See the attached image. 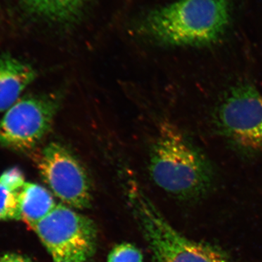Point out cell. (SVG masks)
Listing matches in <instances>:
<instances>
[{
	"instance_id": "cell-8",
	"label": "cell",
	"mask_w": 262,
	"mask_h": 262,
	"mask_svg": "<svg viewBox=\"0 0 262 262\" xmlns=\"http://www.w3.org/2000/svg\"><path fill=\"white\" fill-rule=\"evenodd\" d=\"M94 0H20V10L38 21L70 27L81 20Z\"/></svg>"
},
{
	"instance_id": "cell-12",
	"label": "cell",
	"mask_w": 262,
	"mask_h": 262,
	"mask_svg": "<svg viewBox=\"0 0 262 262\" xmlns=\"http://www.w3.org/2000/svg\"><path fill=\"white\" fill-rule=\"evenodd\" d=\"M107 262H143V255L134 245L123 243L112 250Z\"/></svg>"
},
{
	"instance_id": "cell-14",
	"label": "cell",
	"mask_w": 262,
	"mask_h": 262,
	"mask_svg": "<svg viewBox=\"0 0 262 262\" xmlns=\"http://www.w3.org/2000/svg\"><path fill=\"white\" fill-rule=\"evenodd\" d=\"M0 262H33L29 257L18 253H7L1 258Z\"/></svg>"
},
{
	"instance_id": "cell-1",
	"label": "cell",
	"mask_w": 262,
	"mask_h": 262,
	"mask_svg": "<svg viewBox=\"0 0 262 262\" xmlns=\"http://www.w3.org/2000/svg\"><path fill=\"white\" fill-rule=\"evenodd\" d=\"M230 15L229 0H177L150 11L140 29L167 46H209L225 35Z\"/></svg>"
},
{
	"instance_id": "cell-5",
	"label": "cell",
	"mask_w": 262,
	"mask_h": 262,
	"mask_svg": "<svg viewBox=\"0 0 262 262\" xmlns=\"http://www.w3.org/2000/svg\"><path fill=\"white\" fill-rule=\"evenodd\" d=\"M32 229L53 261L87 262L96 251L94 222L66 205H56Z\"/></svg>"
},
{
	"instance_id": "cell-13",
	"label": "cell",
	"mask_w": 262,
	"mask_h": 262,
	"mask_svg": "<svg viewBox=\"0 0 262 262\" xmlns=\"http://www.w3.org/2000/svg\"><path fill=\"white\" fill-rule=\"evenodd\" d=\"M0 182L10 190L18 192L25 184V179L21 170L12 168L5 170L0 175Z\"/></svg>"
},
{
	"instance_id": "cell-10",
	"label": "cell",
	"mask_w": 262,
	"mask_h": 262,
	"mask_svg": "<svg viewBox=\"0 0 262 262\" xmlns=\"http://www.w3.org/2000/svg\"><path fill=\"white\" fill-rule=\"evenodd\" d=\"M18 198L20 220L31 229L56 206L51 192L34 183L26 182L18 191Z\"/></svg>"
},
{
	"instance_id": "cell-7",
	"label": "cell",
	"mask_w": 262,
	"mask_h": 262,
	"mask_svg": "<svg viewBox=\"0 0 262 262\" xmlns=\"http://www.w3.org/2000/svg\"><path fill=\"white\" fill-rule=\"evenodd\" d=\"M37 164L43 181L66 206L77 209L90 206L92 196L89 177L67 147L50 143L41 151Z\"/></svg>"
},
{
	"instance_id": "cell-11",
	"label": "cell",
	"mask_w": 262,
	"mask_h": 262,
	"mask_svg": "<svg viewBox=\"0 0 262 262\" xmlns=\"http://www.w3.org/2000/svg\"><path fill=\"white\" fill-rule=\"evenodd\" d=\"M20 220L18 191L10 190L0 182V221Z\"/></svg>"
},
{
	"instance_id": "cell-4",
	"label": "cell",
	"mask_w": 262,
	"mask_h": 262,
	"mask_svg": "<svg viewBox=\"0 0 262 262\" xmlns=\"http://www.w3.org/2000/svg\"><path fill=\"white\" fill-rule=\"evenodd\" d=\"M219 131L239 151L262 149V96L250 83L241 82L224 95L215 113Z\"/></svg>"
},
{
	"instance_id": "cell-16",
	"label": "cell",
	"mask_w": 262,
	"mask_h": 262,
	"mask_svg": "<svg viewBox=\"0 0 262 262\" xmlns=\"http://www.w3.org/2000/svg\"></svg>"
},
{
	"instance_id": "cell-15",
	"label": "cell",
	"mask_w": 262,
	"mask_h": 262,
	"mask_svg": "<svg viewBox=\"0 0 262 262\" xmlns=\"http://www.w3.org/2000/svg\"><path fill=\"white\" fill-rule=\"evenodd\" d=\"M53 262H70L67 261H60V260H58V261H53Z\"/></svg>"
},
{
	"instance_id": "cell-2",
	"label": "cell",
	"mask_w": 262,
	"mask_h": 262,
	"mask_svg": "<svg viewBox=\"0 0 262 262\" xmlns=\"http://www.w3.org/2000/svg\"><path fill=\"white\" fill-rule=\"evenodd\" d=\"M149 170L153 182L182 198L206 192L213 179L206 156L175 125L164 122L151 147Z\"/></svg>"
},
{
	"instance_id": "cell-9",
	"label": "cell",
	"mask_w": 262,
	"mask_h": 262,
	"mask_svg": "<svg viewBox=\"0 0 262 262\" xmlns=\"http://www.w3.org/2000/svg\"><path fill=\"white\" fill-rule=\"evenodd\" d=\"M36 77V71L29 63L9 54L0 56V113L15 104Z\"/></svg>"
},
{
	"instance_id": "cell-6",
	"label": "cell",
	"mask_w": 262,
	"mask_h": 262,
	"mask_svg": "<svg viewBox=\"0 0 262 262\" xmlns=\"http://www.w3.org/2000/svg\"><path fill=\"white\" fill-rule=\"evenodd\" d=\"M59 106L53 95L20 98L0 120V147L28 151L42 140L51 129Z\"/></svg>"
},
{
	"instance_id": "cell-3",
	"label": "cell",
	"mask_w": 262,
	"mask_h": 262,
	"mask_svg": "<svg viewBox=\"0 0 262 262\" xmlns=\"http://www.w3.org/2000/svg\"><path fill=\"white\" fill-rule=\"evenodd\" d=\"M129 198L152 262H229L216 248L188 238L174 229L139 189L131 190Z\"/></svg>"
}]
</instances>
